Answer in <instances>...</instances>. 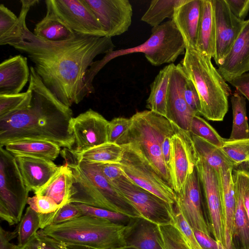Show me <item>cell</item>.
<instances>
[{"label":"cell","instance_id":"cell-1","mask_svg":"<svg viewBox=\"0 0 249 249\" xmlns=\"http://www.w3.org/2000/svg\"><path fill=\"white\" fill-rule=\"evenodd\" d=\"M12 46L27 55L44 85L69 107L94 91L87 79L88 68L97 56L115 48L107 36L75 32L67 40L50 41L37 37L28 28L22 40Z\"/></svg>","mask_w":249,"mask_h":249},{"label":"cell","instance_id":"cell-2","mask_svg":"<svg viewBox=\"0 0 249 249\" xmlns=\"http://www.w3.org/2000/svg\"><path fill=\"white\" fill-rule=\"evenodd\" d=\"M30 70L31 101L21 109L0 119V146L17 141H42L72 149V110L44 85L33 66Z\"/></svg>","mask_w":249,"mask_h":249},{"label":"cell","instance_id":"cell-3","mask_svg":"<svg viewBox=\"0 0 249 249\" xmlns=\"http://www.w3.org/2000/svg\"><path fill=\"white\" fill-rule=\"evenodd\" d=\"M61 152L72 175L69 202L107 209L130 217H142L110 184L97 163L79 160L73 151L68 148H64Z\"/></svg>","mask_w":249,"mask_h":249},{"label":"cell","instance_id":"cell-4","mask_svg":"<svg viewBox=\"0 0 249 249\" xmlns=\"http://www.w3.org/2000/svg\"><path fill=\"white\" fill-rule=\"evenodd\" d=\"M211 59L196 49L186 48L180 63L198 92L200 115L210 121H222L228 110L231 91Z\"/></svg>","mask_w":249,"mask_h":249},{"label":"cell","instance_id":"cell-5","mask_svg":"<svg viewBox=\"0 0 249 249\" xmlns=\"http://www.w3.org/2000/svg\"><path fill=\"white\" fill-rule=\"evenodd\" d=\"M125 227L105 218L82 215L38 231L71 249H110L125 246Z\"/></svg>","mask_w":249,"mask_h":249},{"label":"cell","instance_id":"cell-6","mask_svg":"<svg viewBox=\"0 0 249 249\" xmlns=\"http://www.w3.org/2000/svg\"><path fill=\"white\" fill-rule=\"evenodd\" d=\"M130 119L129 128L117 144H130L170 185L162 144L165 137L175 133L178 127L166 117L149 110L137 112Z\"/></svg>","mask_w":249,"mask_h":249},{"label":"cell","instance_id":"cell-7","mask_svg":"<svg viewBox=\"0 0 249 249\" xmlns=\"http://www.w3.org/2000/svg\"><path fill=\"white\" fill-rule=\"evenodd\" d=\"M150 37L143 43L133 48L113 51L102 60L106 64L114 57L135 53H142L155 66L172 64L185 53L184 39L172 19L153 27Z\"/></svg>","mask_w":249,"mask_h":249},{"label":"cell","instance_id":"cell-8","mask_svg":"<svg viewBox=\"0 0 249 249\" xmlns=\"http://www.w3.org/2000/svg\"><path fill=\"white\" fill-rule=\"evenodd\" d=\"M27 189L15 157L0 146V218L10 226L19 223L27 204Z\"/></svg>","mask_w":249,"mask_h":249},{"label":"cell","instance_id":"cell-9","mask_svg":"<svg viewBox=\"0 0 249 249\" xmlns=\"http://www.w3.org/2000/svg\"><path fill=\"white\" fill-rule=\"evenodd\" d=\"M120 145L124 148V153L118 164L124 176L139 186L175 206L177 196L171 186L130 144Z\"/></svg>","mask_w":249,"mask_h":249},{"label":"cell","instance_id":"cell-10","mask_svg":"<svg viewBox=\"0 0 249 249\" xmlns=\"http://www.w3.org/2000/svg\"><path fill=\"white\" fill-rule=\"evenodd\" d=\"M109 183L142 217L159 225H174V205L139 186L124 176Z\"/></svg>","mask_w":249,"mask_h":249},{"label":"cell","instance_id":"cell-11","mask_svg":"<svg viewBox=\"0 0 249 249\" xmlns=\"http://www.w3.org/2000/svg\"><path fill=\"white\" fill-rule=\"evenodd\" d=\"M47 10L75 33L106 36L100 21L85 0H47Z\"/></svg>","mask_w":249,"mask_h":249},{"label":"cell","instance_id":"cell-12","mask_svg":"<svg viewBox=\"0 0 249 249\" xmlns=\"http://www.w3.org/2000/svg\"><path fill=\"white\" fill-rule=\"evenodd\" d=\"M195 167L203 191L206 209L205 218L211 234L217 242L226 248L217 171L197 156Z\"/></svg>","mask_w":249,"mask_h":249},{"label":"cell","instance_id":"cell-13","mask_svg":"<svg viewBox=\"0 0 249 249\" xmlns=\"http://www.w3.org/2000/svg\"><path fill=\"white\" fill-rule=\"evenodd\" d=\"M170 145L168 172L170 185L178 194L195 170L197 156L189 131L178 127L171 138Z\"/></svg>","mask_w":249,"mask_h":249},{"label":"cell","instance_id":"cell-14","mask_svg":"<svg viewBox=\"0 0 249 249\" xmlns=\"http://www.w3.org/2000/svg\"><path fill=\"white\" fill-rule=\"evenodd\" d=\"M108 122L91 109L73 117L71 127L74 145L71 150L80 152L107 142Z\"/></svg>","mask_w":249,"mask_h":249},{"label":"cell","instance_id":"cell-15","mask_svg":"<svg viewBox=\"0 0 249 249\" xmlns=\"http://www.w3.org/2000/svg\"><path fill=\"white\" fill-rule=\"evenodd\" d=\"M101 24L106 36H120L131 24L132 7L128 0H85Z\"/></svg>","mask_w":249,"mask_h":249},{"label":"cell","instance_id":"cell-16","mask_svg":"<svg viewBox=\"0 0 249 249\" xmlns=\"http://www.w3.org/2000/svg\"><path fill=\"white\" fill-rule=\"evenodd\" d=\"M215 26V53L217 66L222 64L240 34L245 21L237 18L230 10L225 0H213Z\"/></svg>","mask_w":249,"mask_h":249},{"label":"cell","instance_id":"cell-17","mask_svg":"<svg viewBox=\"0 0 249 249\" xmlns=\"http://www.w3.org/2000/svg\"><path fill=\"white\" fill-rule=\"evenodd\" d=\"M187 79L180 63H173L166 96V118L179 128L189 131L192 120L196 114L187 105L184 96Z\"/></svg>","mask_w":249,"mask_h":249},{"label":"cell","instance_id":"cell-18","mask_svg":"<svg viewBox=\"0 0 249 249\" xmlns=\"http://www.w3.org/2000/svg\"><path fill=\"white\" fill-rule=\"evenodd\" d=\"M177 196L175 207L194 231H200L211 236L202 209L201 186L196 167L184 188Z\"/></svg>","mask_w":249,"mask_h":249},{"label":"cell","instance_id":"cell-19","mask_svg":"<svg viewBox=\"0 0 249 249\" xmlns=\"http://www.w3.org/2000/svg\"><path fill=\"white\" fill-rule=\"evenodd\" d=\"M123 239L125 246L139 249H164L159 225L143 217L131 218Z\"/></svg>","mask_w":249,"mask_h":249},{"label":"cell","instance_id":"cell-20","mask_svg":"<svg viewBox=\"0 0 249 249\" xmlns=\"http://www.w3.org/2000/svg\"><path fill=\"white\" fill-rule=\"evenodd\" d=\"M15 157L27 189L35 194L48 182L59 168L49 160L25 156Z\"/></svg>","mask_w":249,"mask_h":249},{"label":"cell","instance_id":"cell-21","mask_svg":"<svg viewBox=\"0 0 249 249\" xmlns=\"http://www.w3.org/2000/svg\"><path fill=\"white\" fill-rule=\"evenodd\" d=\"M217 70L228 82L249 71V19Z\"/></svg>","mask_w":249,"mask_h":249},{"label":"cell","instance_id":"cell-22","mask_svg":"<svg viewBox=\"0 0 249 249\" xmlns=\"http://www.w3.org/2000/svg\"><path fill=\"white\" fill-rule=\"evenodd\" d=\"M30 75L26 57L17 55L2 61L0 64V94L20 93Z\"/></svg>","mask_w":249,"mask_h":249},{"label":"cell","instance_id":"cell-23","mask_svg":"<svg viewBox=\"0 0 249 249\" xmlns=\"http://www.w3.org/2000/svg\"><path fill=\"white\" fill-rule=\"evenodd\" d=\"M233 169L224 168L216 171L222 207L225 246L227 249H231L233 219L236 206Z\"/></svg>","mask_w":249,"mask_h":249},{"label":"cell","instance_id":"cell-24","mask_svg":"<svg viewBox=\"0 0 249 249\" xmlns=\"http://www.w3.org/2000/svg\"><path fill=\"white\" fill-rule=\"evenodd\" d=\"M201 0H183L175 8L172 20L186 48L196 49Z\"/></svg>","mask_w":249,"mask_h":249},{"label":"cell","instance_id":"cell-25","mask_svg":"<svg viewBox=\"0 0 249 249\" xmlns=\"http://www.w3.org/2000/svg\"><path fill=\"white\" fill-rule=\"evenodd\" d=\"M196 49L211 58L215 53V26L213 0H201Z\"/></svg>","mask_w":249,"mask_h":249},{"label":"cell","instance_id":"cell-26","mask_svg":"<svg viewBox=\"0 0 249 249\" xmlns=\"http://www.w3.org/2000/svg\"><path fill=\"white\" fill-rule=\"evenodd\" d=\"M72 184L71 170L64 163L59 166L48 182L36 194L48 196L61 207L69 203Z\"/></svg>","mask_w":249,"mask_h":249},{"label":"cell","instance_id":"cell-27","mask_svg":"<svg viewBox=\"0 0 249 249\" xmlns=\"http://www.w3.org/2000/svg\"><path fill=\"white\" fill-rule=\"evenodd\" d=\"M5 149L14 157L30 156L54 160L60 153V147L48 141H21L7 143Z\"/></svg>","mask_w":249,"mask_h":249},{"label":"cell","instance_id":"cell-28","mask_svg":"<svg viewBox=\"0 0 249 249\" xmlns=\"http://www.w3.org/2000/svg\"><path fill=\"white\" fill-rule=\"evenodd\" d=\"M236 194L231 249H249V220L245 209L241 187L233 177Z\"/></svg>","mask_w":249,"mask_h":249},{"label":"cell","instance_id":"cell-29","mask_svg":"<svg viewBox=\"0 0 249 249\" xmlns=\"http://www.w3.org/2000/svg\"><path fill=\"white\" fill-rule=\"evenodd\" d=\"M173 63L160 70L150 85V92L146 100V107L154 112L166 116V96Z\"/></svg>","mask_w":249,"mask_h":249},{"label":"cell","instance_id":"cell-30","mask_svg":"<svg viewBox=\"0 0 249 249\" xmlns=\"http://www.w3.org/2000/svg\"><path fill=\"white\" fill-rule=\"evenodd\" d=\"M191 136L197 156L216 171L236 167L221 147L196 135Z\"/></svg>","mask_w":249,"mask_h":249},{"label":"cell","instance_id":"cell-31","mask_svg":"<svg viewBox=\"0 0 249 249\" xmlns=\"http://www.w3.org/2000/svg\"><path fill=\"white\" fill-rule=\"evenodd\" d=\"M33 33L44 40L60 41L72 37L75 32L47 10L45 16L36 25Z\"/></svg>","mask_w":249,"mask_h":249},{"label":"cell","instance_id":"cell-32","mask_svg":"<svg viewBox=\"0 0 249 249\" xmlns=\"http://www.w3.org/2000/svg\"><path fill=\"white\" fill-rule=\"evenodd\" d=\"M72 151L79 160L96 163H119L124 148L118 144L107 142L82 152Z\"/></svg>","mask_w":249,"mask_h":249},{"label":"cell","instance_id":"cell-33","mask_svg":"<svg viewBox=\"0 0 249 249\" xmlns=\"http://www.w3.org/2000/svg\"><path fill=\"white\" fill-rule=\"evenodd\" d=\"M232 110V125L231 140L249 138V125L247 116L245 97L239 93H233L231 97Z\"/></svg>","mask_w":249,"mask_h":249},{"label":"cell","instance_id":"cell-34","mask_svg":"<svg viewBox=\"0 0 249 249\" xmlns=\"http://www.w3.org/2000/svg\"><path fill=\"white\" fill-rule=\"evenodd\" d=\"M183 0H153L141 18V20L154 27L165 18L172 19L176 7Z\"/></svg>","mask_w":249,"mask_h":249},{"label":"cell","instance_id":"cell-35","mask_svg":"<svg viewBox=\"0 0 249 249\" xmlns=\"http://www.w3.org/2000/svg\"><path fill=\"white\" fill-rule=\"evenodd\" d=\"M39 229H40L39 214L28 206L16 228L18 240L17 246H24Z\"/></svg>","mask_w":249,"mask_h":249},{"label":"cell","instance_id":"cell-36","mask_svg":"<svg viewBox=\"0 0 249 249\" xmlns=\"http://www.w3.org/2000/svg\"><path fill=\"white\" fill-rule=\"evenodd\" d=\"M82 215L81 210L75 203H67L54 212L48 214H39L40 229L50 225L61 223Z\"/></svg>","mask_w":249,"mask_h":249},{"label":"cell","instance_id":"cell-37","mask_svg":"<svg viewBox=\"0 0 249 249\" xmlns=\"http://www.w3.org/2000/svg\"><path fill=\"white\" fill-rule=\"evenodd\" d=\"M20 12L17 23L11 32L5 37L0 39V45L12 46L19 42L23 38L27 28L25 19L30 8L39 2L38 0H21Z\"/></svg>","mask_w":249,"mask_h":249},{"label":"cell","instance_id":"cell-38","mask_svg":"<svg viewBox=\"0 0 249 249\" xmlns=\"http://www.w3.org/2000/svg\"><path fill=\"white\" fill-rule=\"evenodd\" d=\"M221 148L236 167L249 161V138L238 140L225 139Z\"/></svg>","mask_w":249,"mask_h":249},{"label":"cell","instance_id":"cell-39","mask_svg":"<svg viewBox=\"0 0 249 249\" xmlns=\"http://www.w3.org/2000/svg\"><path fill=\"white\" fill-rule=\"evenodd\" d=\"M32 98V90L28 86L24 92L14 94H0V119L27 106Z\"/></svg>","mask_w":249,"mask_h":249},{"label":"cell","instance_id":"cell-40","mask_svg":"<svg viewBox=\"0 0 249 249\" xmlns=\"http://www.w3.org/2000/svg\"><path fill=\"white\" fill-rule=\"evenodd\" d=\"M189 132L191 134L200 137L220 147L222 146L225 140L205 120L198 115L194 116Z\"/></svg>","mask_w":249,"mask_h":249},{"label":"cell","instance_id":"cell-41","mask_svg":"<svg viewBox=\"0 0 249 249\" xmlns=\"http://www.w3.org/2000/svg\"><path fill=\"white\" fill-rule=\"evenodd\" d=\"M164 249H191L178 229L173 224L159 225Z\"/></svg>","mask_w":249,"mask_h":249},{"label":"cell","instance_id":"cell-42","mask_svg":"<svg viewBox=\"0 0 249 249\" xmlns=\"http://www.w3.org/2000/svg\"><path fill=\"white\" fill-rule=\"evenodd\" d=\"M81 210L82 215H90L105 218L114 223L126 225L131 217L122 213L107 209L75 203Z\"/></svg>","mask_w":249,"mask_h":249},{"label":"cell","instance_id":"cell-43","mask_svg":"<svg viewBox=\"0 0 249 249\" xmlns=\"http://www.w3.org/2000/svg\"><path fill=\"white\" fill-rule=\"evenodd\" d=\"M16 249H71L64 244L41 233L38 231L23 247Z\"/></svg>","mask_w":249,"mask_h":249},{"label":"cell","instance_id":"cell-44","mask_svg":"<svg viewBox=\"0 0 249 249\" xmlns=\"http://www.w3.org/2000/svg\"><path fill=\"white\" fill-rule=\"evenodd\" d=\"M174 225L178 229L191 249H203L198 243L194 231L181 213L175 207Z\"/></svg>","mask_w":249,"mask_h":249},{"label":"cell","instance_id":"cell-45","mask_svg":"<svg viewBox=\"0 0 249 249\" xmlns=\"http://www.w3.org/2000/svg\"><path fill=\"white\" fill-rule=\"evenodd\" d=\"M131 124L130 118L116 117L108 122L107 129V142L117 143Z\"/></svg>","mask_w":249,"mask_h":249},{"label":"cell","instance_id":"cell-46","mask_svg":"<svg viewBox=\"0 0 249 249\" xmlns=\"http://www.w3.org/2000/svg\"><path fill=\"white\" fill-rule=\"evenodd\" d=\"M27 204L33 210L39 214H48L55 212L60 206L51 198L35 194L29 197Z\"/></svg>","mask_w":249,"mask_h":249},{"label":"cell","instance_id":"cell-47","mask_svg":"<svg viewBox=\"0 0 249 249\" xmlns=\"http://www.w3.org/2000/svg\"><path fill=\"white\" fill-rule=\"evenodd\" d=\"M18 17L3 4L0 5V39L7 36L17 23Z\"/></svg>","mask_w":249,"mask_h":249},{"label":"cell","instance_id":"cell-48","mask_svg":"<svg viewBox=\"0 0 249 249\" xmlns=\"http://www.w3.org/2000/svg\"><path fill=\"white\" fill-rule=\"evenodd\" d=\"M232 174L241 187L244 205L249 220V171L243 168L233 169Z\"/></svg>","mask_w":249,"mask_h":249},{"label":"cell","instance_id":"cell-49","mask_svg":"<svg viewBox=\"0 0 249 249\" xmlns=\"http://www.w3.org/2000/svg\"><path fill=\"white\" fill-rule=\"evenodd\" d=\"M184 96L187 105L196 114L200 115V103L198 92L192 83L187 79L183 90Z\"/></svg>","mask_w":249,"mask_h":249},{"label":"cell","instance_id":"cell-50","mask_svg":"<svg viewBox=\"0 0 249 249\" xmlns=\"http://www.w3.org/2000/svg\"><path fill=\"white\" fill-rule=\"evenodd\" d=\"M231 13L239 19L245 21L249 11V0H225Z\"/></svg>","mask_w":249,"mask_h":249},{"label":"cell","instance_id":"cell-51","mask_svg":"<svg viewBox=\"0 0 249 249\" xmlns=\"http://www.w3.org/2000/svg\"><path fill=\"white\" fill-rule=\"evenodd\" d=\"M97 164L101 172L109 182L124 176L123 172L118 163Z\"/></svg>","mask_w":249,"mask_h":249},{"label":"cell","instance_id":"cell-52","mask_svg":"<svg viewBox=\"0 0 249 249\" xmlns=\"http://www.w3.org/2000/svg\"><path fill=\"white\" fill-rule=\"evenodd\" d=\"M196 237L203 249H227L213 237L200 231H194Z\"/></svg>","mask_w":249,"mask_h":249},{"label":"cell","instance_id":"cell-53","mask_svg":"<svg viewBox=\"0 0 249 249\" xmlns=\"http://www.w3.org/2000/svg\"><path fill=\"white\" fill-rule=\"evenodd\" d=\"M229 83L249 101V73H245L236 77Z\"/></svg>","mask_w":249,"mask_h":249},{"label":"cell","instance_id":"cell-54","mask_svg":"<svg viewBox=\"0 0 249 249\" xmlns=\"http://www.w3.org/2000/svg\"><path fill=\"white\" fill-rule=\"evenodd\" d=\"M18 236L17 230L10 232L0 228V249H16V245L11 243L10 241Z\"/></svg>","mask_w":249,"mask_h":249},{"label":"cell","instance_id":"cell-55","mask_svg":"<svg viewBox=\"0 0 249 249\" xmlns=\"http://www.w3.org/2000/svg\"><path fill=\"white\" fill-rule=\"evenodd\" d=\"M171 134L166 136L163 141L162 144V154L163 159L168 170L169 165L170 157V141L172 136L174 134Z\"/></svg>","mask_w":249,"mask_h":249},{"label":"cell","instance_id":"cell-56","mask_svg":"<svg viewBox=\"0 0 249 249\" xmlns=\"http://www.w3.org/2000/svg\"><path fill=\"white\" fill-rule=\"evenodd\" d=\"M110 249H139L137 248H136L135 247L133 246H125L121 247H118V248H112Z\"/></svg>","mask_w":249,"mask_h":249},{"label":"cell","instance_id":"cell-57","mask_svg":"<svg viewBox=\"0 0 249 249\" xmlns=\"http://www.w3.org/2000/svg\"><path fill=\"white\" fill-rule=\"evenodd\" d=\"M248 165V166H249V161L247 163Z\"/></svg>","mask_w":249,"mask_h":249}]
</instances>
